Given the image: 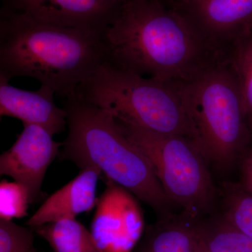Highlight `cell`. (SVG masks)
I'll use <instances>...</instances> for the list:
<instances>
[{
  "label": "cell",
  "instance_id": "obj_13",
  "mask_svg": "<svg viewBox=\"0 0 252 252\" xmlns=\"http://www.w3.org/2000/svg\"><path fill=\"white\" fill-rule=\"evenodd\" d=\"M54 252H102L91 233L76 219L50 222L32 228Z\"/></svg>",
  "mask_w": 252,
  "mask_h": 252
},
{
  "label": "cell",
  "instance_id": "obj_18",
  "mask_svg": "<svg viewBox=\"0 0 252 252\" xmlns=\"http://www.w3.org/2000/svg\"><path fill=\"white\" fill-rule=\"evenodd\" d=\"M30 201L27 189L18 182L0 183V220H13L27 216Z\"/></svg>",
  "mask_w": 252,
  "mask_h": 252
},
{
  "label": "cell",
  "instance_id": "obj_17",
  "mask_svg": "<svg viewBox=\"0 0 252 252\" xmlns=\"http://www.w3.org/2000/svg\"><path fill=\"white\" fill-rule=\"evenodd\" d=\"M223 196L222 216L252 239V195L240 184H227Z\"/></svg>",
  "mask_w": 252,
  "mask_h": 252
},
{
  "label": "cell",
  "instance_id": "obj_12",
  "mask_svg": "<svg viewBox=\"0 0 252 252\" xmlns=\"http://www.w3.org/2000/svg\"><path fill=\"white\" fill-rule=\"evenodd\" d=\"M99 177L100 172L95 169H80L77 177L46 198L26 225L34 228L50 222L76 219L80 214L91 212L97 205Z\"/></svg>",
  "mask_w": 252,
  "mask_h": 252
},
{
  "label": "cell",
  "instance_id": "obj_3",
  "mask_svg": "<svg viewBox=\"0 0 252 252\" xmlns=\"http://www.w3.org/2000/svg\"><path fill=\"white\" fill-rule=\"evenodd\" d=\"M68 133L60 161L74 162L79 169L98 170L149 205L160 220L171 217V200L158 180L149 159L121 130L110 113L74 95L66 99Z\"/></svg>",
  "mask_w": 252,
  "mask_h": 252
},
{
  "label": "cell",
  "instance_id": "obj_9",
  "mask_svg": "<svg viewBox=\"0 0 252 252\" xmlns=\"http://www.w3.org/2000/svg\"><path fill=\"white\" fill-rule=\"evenodd\" d=\"M215 47L228 54L252 31V0H173Z\"/></svg>",
  "mask_w": 252,
  "mask_h": 252
},
{
  "label": "cell",
  "instance_id": "obj_11",
  "mask_svg": "<svg viewBox=\"0 0 252 252\" xmlns=\"http://www.w3.org/2000/svg\"><path fill=\"white\" fill-rule=\"evenodd\" d=\"M0 78V115L16 118L23 125H36L53 136L67 127V113L54 100L55 92L41 86L36 91H26L11 86Z\"/></svg>",
  "mask_w": 252,
  "mask_h": 252
},
{
  "label": "cell",
  "instance_id": "obj_16",
  "mask_svg": "<svg viewBox=\"0 0 252 252\" xmlns=\"http://www.w3.org/2000/svg\"><path fill=\"white\" fill-rule=\"evenodd\" d=\"M228 59L238 79L247 122L252 133V31L231 46Z\"/></svg>",
  "mask_w": 252,
  "mask_h": 252
},
{
  "label": "cell",
  "instance_id": "obj_6",
  "mask_svg": "<svg viewBox=\"0 0 252 252\" xmlns=\"http://www.w3.org/2000/svg\"><path fill=\"white\" fill-rule=\"evenodd\" d=\"M117 122L126 137L149 159L167 196L183 209L187 220L211 211L215 187L207 160L191 139Z\"/></svg>",
  "mask_w": 252,
  "mask_h": 252
},
{
  "label": "cell",
  "instance_id": "obj_1",
  "mask_svg": "<svg viewBox=\"0 0 252 252\" xmlns=\"http://www.w3.org/2000/svg\"><path fill=\"white\" fill-rule=\"evenodd\" d=\"M108 61L162 82L193 80L228 54L215 47L173 0L120 4L103 31Z\"/></svg>",
  "mask_w": 252,
  "mask_h": 252
},
{
  "label": "cell",
  "instance_id": "obj_20",
  "mask_svg": "<svg viewBox=\"0 0 252 252\" xmlns=\"http://www.w3.org/2000/svg\"><path fill=\"white\" fill-rule=\"evenodd\" d=\"M240 184L252 195V145L242 158L241 182Z\"/></svg>",
  "mask_w": 252,
  "mask_h": 252
},
{
  "label": "cell",
  "instance_id": "obj_7",
  "mask_svg": "<svg viewBox=\"0 0 252 252\" xmlns=\"http://www.w3.org/2000/svg\"><path fill=\"white\" fill-rule=\"evenodd\" d=\"M97 199L91 232L102 252H131L143 223L132 194L108 180Z\"/></svg>",
  "mask_w": 252,
  "mask_h": 252
},
{
  "label": "cell",
  "instance_id": "obj_15",
  "mask_svg": "<svg viewBox=\"0 0 252 252\" xmlns=\"http://www.w3.org/2000/svg\"><path fill=\"white\" fill-rule=\"evenodd\" d=\"M199 238L210 252H252V239L221 216L196 225Z\"/></svg>",
  "mask_w": 252,
  "mask_h": 252
},
{
  "label": "cell",
  "instance_id": "obj_10",
  "mask_svg": "<svg viewBox=\"0 0 252 252\" xmlns=\"http://www.w3.org/2000/svg\"><path fill=\"white\" fill-rule=\"evenodd\" d=\"M119 5L112 0H1V11L48 24L104 31Z\"/></svg>",
  "mask_w": 252,
  "mask_h": 252
},
{
  "label": "cell",
  "instance_id": "obj_8",
  "mask_svg": "<svg viewBox=\"0 0 252 252\" xmlns=\"http://www.w3.org/2000/svg\"><path fill=\"white\" fill-rule=\"evenodd\" d=\"M53 137L41 126L23 125L14 144L0 156V175L9 176L27 189L31 204L41 198L46 172L63 147Z\"/></svg>",
  "mask_w": 252,
  "mask_h": 252
},
{
  "label": "cell",
  "instance_id": "obj_2",
  "mask_svg": "<svg viewBox=\"0 0 252 252\" xmlns=\"http://www.w3.org/2000/svg\"><path fill=\"white\" fill-rule=\"evenodd\" d=\"M107 61L103 31L48 24L0 10V78H32L67 99Z\"/></svg>",
  "mask_w": 252,
  "mask_h": 252
},
{
  "label": "cell",
  "instance_id": "obj_19",
  "mask_svg": "<svg viewBox=\"0 0 252 252\" xmlns=\"http://www.w3.org/2000/svg\"><path fill=\"white\" fill-rule=\"evenodd\" d=\"M34 239L31 227L0 220V252H30L34 249Z\"/></svg>",
  "mask_w": 252,
  "mask_h": 252
},
{
  "label": "cell",
  "instance_id": "obj_21",
  "mask_svg": "<svg viewBox=\"0 0 252 252\" xmlns=\"http://www.w3.org/2000/svg\"><path fill=\"white\" fill-rule=\"evenodd\" d=\"M197 233H198V231H197ZM195 252H210L208 250H207L206 247L204 245L203 242H202L201 240H200V238H199L198 234V240H197L196 249H195Z\"/></svg>",
  "mask_w": 252,
  "mask_h": 252
},
{
  "label": "cell",
  "instance_id": "obj_4",
  "mask_svg": "<svg viewBox=\"0 0 252 252\" xmlns=\"http://www.w3.org/2000/svg\"><path fill=\"white\" fill-rule=\"evenodd\" d=\"M181 92L194 143L207 162L226 169L252 145L238 79L228 57L205 69Z\"/></svg>",
  "mask_w": 252,
  "mask_h": 252
},
{
  "label": "cell",
  "instance_id": "obj_14",
  "mask_svg": "<svg viewBox=\"0 0 252 252\" xmlns=\"http://www.w3.org/2000/svg\"><path fill=\"white\" fill-rule=\"evenodd\" d=\"M197 240L196 227L165 219L152 230L142 252H195Z\"/></svg>",
  "mask_w": 252,
  "mask_h": 252
},
{
  "label": "cell",
  "instance_id": "obj_5",
  "mask_svg": "<svg viewBox=\"0 0 252 252\" xmlns=\"http://www.w3.org/2000/svg\"><path fill=\"white\" fill-rule=\"evenodd\" d=\"M75 95L121 122L193 138L181 84L143 77L107 61L78 88Z\"/></svg>",
  "mask_w": 252,
  "mask_h": 252
},
{
  "label": "cell",
  "instance_id": "obj_22",
  "mask_svg": "<svg viewBox=\"0 0 252 252\" xmlns=\"http://www.w3.org/2000/svg\"><path fill=\"white\" fill-rule=\"evenodd\" d=\"M113 2L118 5L124 4V3L128 2V1H133V0H112Z\"/></svg>",
  "mask_w": 252,
  "mask_h": 252
},
{
  "label": "cell",
  "instance_id": "obj_23",
  "mask_svg": "<svg viewBox=\"0 0 252 252\" xmlns=\"http://www.w3.org/2000/svg\"><path fill=\"white\" fill-rule=\"evenodd\" d=\"M28 252H38L36 251L35 249L34 248V249H32V250H31V251Z\"/></svg>",
  "mask_w": 252,
  "mask_h": 252
}]
</instances>
